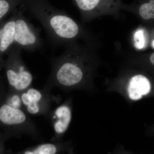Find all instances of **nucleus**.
<instances>
[{
	"mask_svg": "<svg viewBox=\"0 0 154 154\" xmlns=\"http://www.w3.org/2000/svg\"><path fill=\"white\" fill-rule=\"evenodd\" d=\"M63 55L52 62V71L44 88L50 91L55 86L70 88L78 85L84 78L82 62L84 52L76 45L71 43Z\"/></svg>",
	"mask_w": 154,
	"mask_h": 154,
	"instance_id": "2",
	"label": "nucleus"
},
{
	"mask_svg": "<svg viewBox=\"0 0 154 154\" xmlns=\"http://www.w3.org/2000/svg\"><path fill=\"white\" fill-rule=\"evenodd\" d=\"M49 90L30 87L20 94L23 109L33 115L48 116L50 113L51 96Z\"/></svg>",
	"mask_w": 154,
	"mask_h": 154,
	"instance_id": "6",
	"label": "nucleus"
},
{
	"mask_svg": "<svg viewBox=\"0 0 154 154\" xmlns=\"http://www.w3.org/2000/svg\"><path fill=\"white\" fill-rule=\"evenodd\" d=\"M84 19L105 15L118 16L121 0H72Z\"/></svg>",
	"mask_w": 154,
	"mask_h": 154,
	"instance_id": "7",
	"label": "nucleus"
},
{
	"mask_svg": "<svg viewBox=\"0 0 154 154\" xmlns=\"http://www.w3.org/2000/svg\"><path fill=\"white\" fill-rule=\"evenodd\" d=\"M0 99L10 106L24 110L20 94L19 93L8 91L4 96Z\"/></svg>",
	"mask_w": 154,
	"mask_h": 154,
	"instance_id": "14",
	"label": "nucleus"
},
{
	"mask_svg": "<svg viewBox=\"0 0 154 154\" xmlns=\"http://www.w3.org/2000/svg\"><path fill=\"white\" fill-rule=\"evenodd\" d=\"M71 119V110L67 105H61L55 109L51 116L55 135H59L65 132L68 128Z\"/></svg>",
	"mask_w": 154,
	"mask_h": 154,
	"instance_id": "10",
	"label": "nucleus"
},
{
	"mask_svg": "<svg viewBox=\"0 0 154 154\" xmlns=\"http://www.w3.org/2000/svg\"><path fill=\"white\" fill-rule=\"evenodd\" d=\"M22 49L14 44L6 54L8 58L4 62L8 83V91L21 94L31 87L33 77L25 65L22 57Z\"/></svg>",
	"mask_w": 154,
	"mask_h": 154,
	"instance_id": "4",
	"label": "nucleus"
},
{
	"mask_svg": "<svg viewBox=\"0 0 154 154\" xmlns=\"http://www.w3.org/2000/svg\"><path fill=\"white\" fill-rule=\"evenodd\" d=\"M154 39H153L152 40L151 42V46L152 48H154Z\"/></svg>",
	"mask_w": 154,
	"mask_h": 154,
	"instance_id": "19",
	"label": "nucleus"
},
{
	"mask_svg": "<svg viewBox=\"0 0 154 154\" xmlns=\"http://www.w3.org/2000/svg\"><path fill=\"white\" fill-rule=\"evenodd\" d=\"M23 0H0V25L5 18L22 5Z\"/></svg>",
	"mask_w": 154,
	"mask_h": 154,
	"instance_id": "13",
	"label": "nucleus"
},
{
	"mask_svg": "<svg viewBox=\"0 0 154 154\" xmlns=\"http://www.w3.org/2000/svg\"><path fill=\"white\" fill-rule=\"evenodd\" d=\"M25 11L22 5L16 9L14 44L22 49L33 52L42 48L43 41L40 37L39 30L24 16Z\"/></svg>",
	"mask_w": 154,
	"mask_h": 154,
	"instance_id": "5",
	"label": "nucleus"
},
{
	"mask_svg": "<svg viewBox=\"0 0 154 154\" xmlns=\"http://www.w3.org/2000/svg\"><path fill=\"white\" fill-rule=\"evenodd\" d=\"M151 85L149 80L145 76L137 75L134 76L130 80L128 92L131 99L138 100L143 96L150 92Z\"/></svg>",
	"mask_w": 154,
	"mask_h": 154,
	"instance_id": "9",
	"label": "nucleus"
},
{
	"mask_svg": "<svg viewBox=\"0 0 154 154\" xmlns=\"http://www.w3.org/2000/svg\"><path fill=\"white\" fill-rule=\"evenodd\" d=\"M22 5L40 22L54 43L70 44L82 36L79 24L52 6L48 0H23Z\"/></svg>",
	"mask_w": 154,
	"mask_h": 154,
	"instance_id": "1",
	"label": "nucleus"
},
{
	"mask_svg": "<svg viewBox=\"0 0 154 154\" xmlns=\"http://www.w3.org/2000/svg\"><path fill=\"white\" fill-rule=\"evenodd\" d=\"M121 9L132 11L143 20L149 21L154 18V0H138L131 5L122 4Z\"/></svg>",
	"mask_w": 154,
	"mask_h": 154,
	"instance_id": "11",
	"label": "nucleus"
},
{
	"mask_svg": "<svg viewBox=\"0 0 154 154\" xmlns=\"http://www.w3.org/2000/svg\"><path fill=\"white\" fill-rule=\"evenodd\" d=\"M16 9L12 16L0 25V71L4 66V56L14 44Z\"/></svg>",
	"mask_w": 154,
	"mask_h": 154,
	"instance_id": "8",
	"label": "nucleus"
},
{
	"mask_svg": "<svg viewBox=\"0 0 154 154\" xmlns=\"http://www.w3.org/2000/svg\"><path fill=\"white\" fill-rule=\"evenodd\" d=\"M58 151L57 144L46 143L29 148L16 154H57Z\"/></svg>",
	"mask_w": 154,
	"mask_h": 154,
	"instance_id": "12",
	"label": "nucleus"
},
{
	"mask_svg": "<svg viewBox=\"0 0 154 154\" xmlns=\"http://www.w3.org/2000/svg\"><path fill=\"white\" fill-rule=\"evenodd\" d=\"M0 128L9 137L22 135L36 137L39 135L36 125L25 110L10 106L1 99Z\"/></svg>",
	"mask_w": 154,
	"mask_h": 154,
	"instance_id": "3",
	"label": "nucleus"
},
{
	"mask_svg": "<svg viewBox=\"0 0 154 154\" xmlns=\"http://www.w3.org/2000/svg\"><path fill=\"white\" fill-rule=\"evenodd\" d=\"M134 39L135 47L137 49L141 50L146 47V36L143 29H139L135 31L134 35Z\"/></svg>",
	"mask_w": 154,
	"mask_h": 154,
	"instance_id": "15",
	"label": "nucleus"
},
{
	"mask_svg": "<svg viewBox=\"0 0 154 154\" xmlns=\"http://www.w3.org/2000/svg\"><path fill=\"white\" fill-rule=\"evenodd\" d=\"M9 137L4 133L0 132V154H3L4 152V143L5 140L8 139Z\"/></svg>",
	"mask_w": 154,
	"mask_h": 154,
	"instance_id": "16",
	"label": "nucleus"
},
{
	"mask_svg": "<svg viewBox=\"0 0 154 154\" xmlns=\"http://www.w3.org/2000/svg\"><path fill=\"white\" fill-rule=\"evenodd\" d=\"M5 86L2 79H0V98L2 97L6 94Z\"/></svg>",
	"mask_w": 154,
	"mask_h": 154,
	"instance_id": "17",
	"label": "nucleus"
},
{
	"mask_svg": "<svg viewBox=\"0 0 154 154\" xmlns=\"http://www.w3.org/2000/svg\"><path fill=\"white\" fill-rule=\"evenodd\" d=\"M149 60L151 63L152 64L154 65V52L152 53L149 57Z\"/></svg>",
	"mask_w": 154,
	"mask_h": 154,
	"instance_id": "18",
	"label": "nucleus"
}]
</instances>
